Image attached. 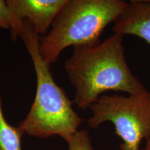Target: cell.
Wrapping results in <instances>:
<instances>
[{
  "label": "cell",
  "mask_w": 150,
  "mask_h": 150,
  "mask_svg": "<svg viewBox=\"0 0 150 150\" xmlns=\"http://www.w3.org/2000/svg\"><path fill=\"white\" fill-rule=\"evenodd\" d=\"M20 37L32 61L36 90L31 108L18 127L29 136L45 139L59 136L67 142L79 131L83 119L74 110L65 92L54 81L50 65L39 51L40 35L27 21H23Z\"/></svg>",
  "instance_id": "obj_2"
},
{
  "label": "cell",
  "mask_w": 150,
  "mask_h": 150,
  "mask_svg": "<svg viewBox=\"0 0 150 150\" xmlns=\"http://www.w3.org/2000/svg\"><path fill=\"white\" fill-rule=\"evenodd\" d=\"M114 33L133 35L150 44V1H131L113 22Z\"/></svg>",
  "instance_id": "obj_6"
},
{
  "label": "cell",
  "mask_w": 150,
  "mask_h": 150,
  "mask_svg": "<svg viewBox=\"0 0 150 150\" xmlns=\"http://www.w3.org/2000/svg\"><path fill=\"white\" fill-rule=\"evenodd\" d=\"M88 125L95 129L106 122L115 127L120 138L121 150H140L142 140L150 136V93L102 95L90 108Z\"/></svg>",
  "instance_id": "obj_4"
},
{
  "label": "cell",
  "mask_w": 150,
  "mask_h": 150,
  "mask_svg": "<svg viewBox=\"0 0 150 150\" xmlns=\"http://www.w3.org/2000/svg\"><path fill=\"white\" fill-rule=\"evenodd\" d=\"M24 134L18 127L12 126L7 122L0 94V150H22V138Z\"/></svg>",
  "instance_id": "obj_7"
},
{
  "label": "cell",
  "mask_w": 150,
  "mask_h": 150,
  "mask_svg": "<svg viewBox=\"0 0 150 150\" xmlns=\"http://www.w3.org/2000/svg\"><path fill=\"white\" fill-rule=\"evenodd\" d=\"M68 150H94L88 131H78L67 142Z\"/></svg>",
  "instance_id": "obj_9"
},
{
  "label": "cell",
  "mask_w": 150,
  "mask_h": 150,
  "mask_svg": "<svg viewBox=\"0 0 150 150\" xmlns=\"http://www.w3.org/2000/svg\"><path fill=\"white\" fill-rule=\"evenodd\" d=\"M18 21H27L40 36L48 33L54 19L67 0H7Z\"/></svg>",
  "instance_id": "obj_5"
},
{
  "label": "cell",
  "mask_w": 150,
  "mask_h": 150,
  "mask_svg": "<svg viewBox=\"0 0 150 150\" xmlns=\"http://www.w3.org/2000/svg\"><path fill=\"white\" fill-rule=\"evenodd\" d=\"M141 150H150V136L147 138H146L145 147Z\"/></svg>",
  "instance_id": "obj_10"
},
{
  "label": "cell",
  "mask_w": 150,
  "mask_h": 150,
  "mask_svg": "<svg viewBox=\"0 0 150 150\" xmlns=\"http://www.w3.org/2000/svg\"><path fill=\"white\" fill-rule=\"evenodd\" d=\"M123 38L114 33L97 45L73 49L65 63V70L75 88L74 102L80 109L91 108L108 91L129 95L147 91L127 65Z\"/></svg>",
  "instance_id": "obj_1"
},
{
  "label": "cell",
  "mask_w": 150,
  "mask_h": 150,
  "mask_svg": "<svg viewBox=\"0 0 150 150\" xmlns=\"http://www.w3.org/2000/svg\"><path fill=\"white\" fill-rule=\"evenodd\" d=\"M23 22L18 21L7 5L6 1L0 0V28L10 29L13 40H18L21 33Z\"/></svg>",
  "instance_id": "obj_8"
},
{
  "label": "cell",
  "mask_w": 150,
  "mask_h": 150,
  "mask_svg": "<svg viewBox=\"0 0 150 150\" xmlns=\"http://www.w3.org/2000/svg\"><path fill=\"white\" fill-rule=\"evenodd\" d=\"M128 4L122 0H67L48 33L39 38L41 56L51 65L69 47L98 44L105 28Z\"/></svg>",
  "instance_id": "obj_3"
}]
</instances>
